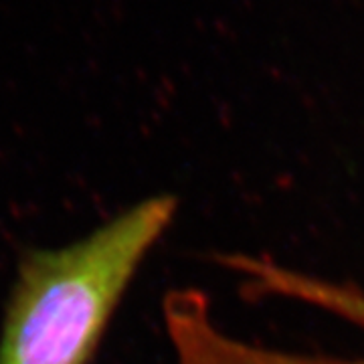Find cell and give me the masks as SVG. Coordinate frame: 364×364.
Masks as SVG:
<instances>
[{
	"mask_svg": "<svg viewBox=\"0 0 364 364\" xmlns=\"http://www.w3.org/2000/svg\"><path fill=\"white\" fill-rule=\"evenodd\" d=\"M174 215V196H148L75 241L26 249L4 304L0 364H90Z\"/></svg>",
	"mask_w": 364,
	"mask_h": 364,
	"instance_id": "cell-1",
	"label": "cell"
},
{
	"mask_svg": "<svg viewBox=\"0 0 364 364\" xmlns=\"http://www.w3.org/2000/svg\"><path fill=\"white\" fill-rule=\"evenodd\" d=\"M225 265L245 279L247 291L298 299L364 330V291L356 286L306 275L263 257L229 255ZM168 328L178 364H364V356L287 352L233 338L213 322L205 298L181 304L170 316Z\"/></svg>",
	"mask_w": 364,
	"mask_h": 364,
	"instance_id": "cell-2",
	"label": "cell"
}]
</instances>
